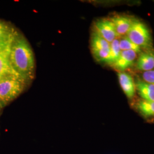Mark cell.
I'll return each mask as SVG.
<instances>
[{
    "mask_svg": "<svg viewBox=\"0 0 154 154\" xmlns=\"http://www.w3.org/2000/svg\"><path fill=\"white\" fill-rule=\"evenodd\" d=\"M17 74H9L0 78V106L2 108L17 98L28 85Z\"/></svg>",
    "mask_w": 154,
    "mask_h": 154,
    "instance_id": "7a4b0ae2",
    "label": "cell"
},
{
    "mask_svg": "<svg viewBox=\"0 0 154 154\" xmlns=\"http://www.w3.org/2000/svg\"><path fill=\"white\" fill-rule=\"evenodd\" d=\"M94 31L108 42L111 43L118 38L112 22L109 18H100L94 22Z\"/></svg>",
    "mask_w": 154,
    "mask_h": 154,
    "instance_id": "5b68a950",
    "label": "cell"
},
{
    "mask_svg": "<svg viewBox=\"0 0 154 154\" xmlns=\"http://www.w3.org/2000/svg\"><path fill=\"white\" fill-rule=\"evenodd\" d=\"M11 42H0V53L9 50Z\"/></svg>",
    "mask_w": 154,
    "mask_h": 154,
    "instance_id": "e0dca14e",
    "label": "cell"
},
{
    "mask_svg": "<svg viewBox=\"0 0 154 154\" xmlns=\"http://www.w3.org/2000/svg\"><path fill=\"white\" fill-rule=\"evenodd\" d=\"M137 57V53L132 50H122L116 62L112 65L119 71L131 67Z\"/></svg>",
    "mask_w": 154,
    "mask_h": 154,
    "instance_id": "52a82bcc",
    "label": "cell"
},
{
    "mask_svg": "<svg viewBox=\"0 0 154 154\" xmlns=\"http://www.w3.org/2000/svg\"><path fill=\"white\" fill-rule=\"evenodd\" d=\"M135 107L138 112L146 118L154 116V101L140 100L137 103Z\"/></svg>",
    "mask_w": 154,
    "mask_h": 154,
    "instance_id": "7c38bea8",
    "label": "cell"
},
{
    "mask_svg": "<svg viewBox=\"0 0 154 154\" xmlns=\"http://www.w3.org/2000/svg\"><path fill=\"white\" fill-rule=\"evenodd\" d=\"M142 78L144 81L154 85V70L143 72Z\"/></svg>",
    "mask_w": 154,
    "mask_h": 154,
    "instance_id": "2e32d148",
    "label": "cell"
},
{
    "mask_svg": "<svg viewBox=\"0 0 154 154\" xmlns=\"http://www.w3.org/2000/svg\"><path fill=\"white\" fill-rule=\"evenodd\" d=\"M118 75L119 82L124 93L128 99H132L136 93L135 83L132 76L125 72H119Z\"/></svg>",
    "mask_w": 154,
    "mask_h": 154,
    "instance_id": "ba28073f",
    "label": "cell"
},
{
    "mask_svg": "<svg viewBox=\"0 0 154 154\" xmlns=\"http://www.w3.org/2000/svg\"><path fill=\"white\" fill-rule=\"evenodd\" d=\"M1 109H2V107H1V106H0V110H1Z\"/></svg>",
    "mask_w": 154,
    "mask_h": 154,
    "instance_id": "ac0fdd59",
    "label": "cell"
},
{
    "mask_svg": "<svg viewBox=\"0 0 154 154\" xmlns=\"http://www.w3.org/2000/svg\"><path fill=\"white\" fill-rule=\"evenodd\" d=\"M126 36L142 49L151 50L153 49V42L150 31L148 27L140 20L134 18Z\"/></svg>",
    "mask_w": 154,
    "mask_h": 154,
    "instance_id": "3957f363",
    "label": "cell"
},
{
    "mask_svg": "<svg viewBox=\"0 0 154 154\" xmlns=\"http://www.w3.org/2000/svg\"><path fill=\"white\" fill-rule=\"evenodd\" d=\"M9 50L0 53V78L9 74H16L11 68L9 55Z\"/></svg>",
    "mask_w": 154,
    "mask_h": 154,
    "instance_id": "4fadbf2b",
    "label": "cell"
},
{
    "mask_svg": "<svg viewBox=\"0 0 154 154\" xmlns=\"http://www.w3.org/2000/svg\"><path fill=\"white\" fill-rule=\"evenodd\" d=\"M90 46L94 58L98 62L107 63L110 57V43L93 31L91 35Z\"/></svg>",
    "mask_w": 154,
    "mask_h": 154,
    "instance_id": "277c9868",
    "label": "cell"
},
{
    "mask_svg": "<svg viewBox=\"0 0 154 154\" xmlns=\"http://www.w3.org/2000/svg\"><path fill=\"white\" fill-rule=\"evenodd\" d=\"M121 52L119 47V38H116L110 43V53L107 64L112 65L119 58Z\"/></svg>",
    "mask_w": 154,
    "mask_h": 154,
    "instance_id": "5bb4252c",
    "label": "cell"
},
{
    "mask_svg": "<svg viewBox=\"0 0 154 154\" xmlns=\"http://www.w3.org/2000/svg\"><path fill=\"white\" fill-rule=\"evenodd\" d=\"M135 83L136 90L143 100L154 101V85L142 80Z\"/></svg>",
    "mask_w": 154,
    "mask_h": 154,
    "instance_id": "30bf717a",
    "label": "cell"
},
{
    "mask_svg": "<svg viewBox=\"0 0 154 154\" xmlns=\"http://www.w3.org/2000/svg\"><path fill=\"white\" fill-rule=\"evenodd\" d=\"M17 32L11 25L0 20V42H12Z\"/></svg>",
    "mask_w": 154,
    "mask_h": 154,
    "instance_id": "8fae6325",
    "label": "cell"
},
{
    "mask_svg": "<svg viewBox=\"0 0 154 154\" xmlns=\"http://www.w3.org/2000/svg\"><path fill=\"white\" fill-rule=\"evenodd\" d=\"M9 59L13 71L28 84L32 81L35 73V62L33 49L28 40L17 33L11 42Z\"/></svg>",
    "mask_w": 154,
    "mask_h": 154,
    "instance_id": "6da1fadb",
    "label": "cell"
},
{
    "mask_svg": "<svg viewBox=\"0 0 154 154\" xmlns=\"http://www.w3.org/2000/svg\"><path fill=\"white\" fill-rule=\"evenodd\" d=\"M119 38V47L122 50H132L137 53L140 54L142 52V49L138 45L133 43L126 35Z\"/></svg>",
    "mask_w": 154,
    "mask_h": 154,
    "instance_id": "9a60e30c",
    "label": "cell"
},
{
    "mask_svg": "<svg viewBox=\"0 0 154 154\" xmlns=\"http://www.w3.org/2000/svg\"><path fill=\"white\" fill-rule=\"evenodd\" d=\"M137 68L139 70L147 72L154 70V52L146 50L140 53L137 61Z\"/></svg>",
    "mask_w": 154,
    "mask_h": 154,
    "instance_id": "9c48e42d",
    "label": "cell"
},
{
    "mask_svg": "<svg viewBox=\"0 0 154 154\" xmlns=\"http://www.w3.org/2000/svg\"><path fill=\"white\" fill-rule=\"evenodd\" d=\"M109 19L114 25L118 38L126 35L134 20L131 17L119 14L111 17Z\"/></svg>",
    "mask_w": 154,
    "mask_h": 154,
    "instance_id": "8992f818",
    "label": "cell"
}]
</instances>
